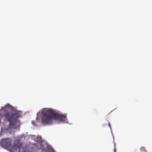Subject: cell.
<instances>
[{"label":"cell","instance_id":"6da1fadb","mask_svg":"<svg viewBox=\"0 0 152 152\" xmlns=\"http://www.w3.org/2000/svg\"><path fill=\"white\" fill-rule=\"evenodd\" d=\"M37 119L43 125L50 124L54 122H63L64 119L66 121V115L58 110L45 108L37 113Z\"/></svg>","mask_w":152,"mask_h":152}]
</instances>
